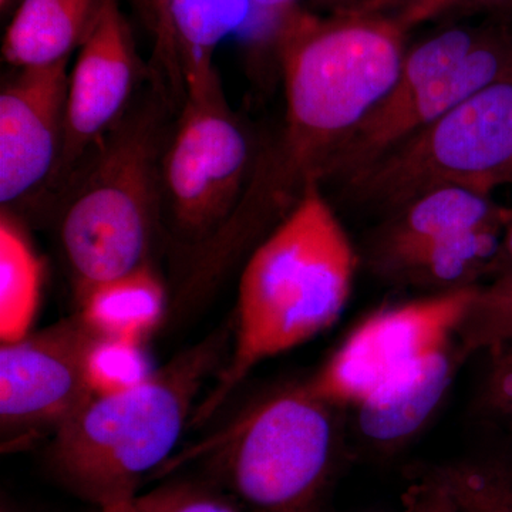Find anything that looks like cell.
<instances>
[{"mask_svg":"<svg viewBox=\"0 0 512 512\" xmlns=\"http://www.w3.org/2000/svg\"><path fill=\"white\" fill-rule=\"evenodd\" d=\"M512 275V215L507 222L501 237L500 248L495 255L493 265L490 268L487 282L491 279L500 278V276Z\"/></svg>","mask_w":512,"mask_h":512,"instance_id":"28","label":"cell"},{"mask_svg":"<svg viewBox=\"0 0 512 512\" xmlns=\"http://www.w3.org/2000/svg\"><path fill=\"white\" fill-rule=\"evenodd\" d=\"M457 338L468 359L512 340V275L478 286Z\"/></svg>","mask_w":512,"mask_h":512,"instance_id":"22","label":"cell"},{"mask_svg":"<svg viewBox=\"0 0 512 512\" xmlns=\"http://www.w3.org/2000/svg\"><path fill=\"white\" fill-rule=\"evenodd\" d=\"M356 265L355 248L322 187L308 185L249 255L231 352L191 426L207 423L256 366L332 328L348 305Z\"/></svg>","mask_w":512,"mask_h":512,"instance_id":"2","label":"cell"},{"mask_svg":"<svg viewBox=\"0 0 512 512\" xmlns=\"http://www.w3.org/2000/svg\"><path fill=\"white\" fill-rule=\"evenodd\" d=\"M138 76L136 47L119 0H100L69 73L62 156L53 181L72 180L84 158L126 119Z\"/></svg>","mask_w":512,"mask_h":512,"instance_id":"10","label":"cell"},{"mask_svg":"<svg viewBox=\"0 0 512 512\" xmlns=\"http://www.w3.org/2000/svg\"><path fill=\"white\" fill-rule=\"evenodd\" d=\"M15 0H0V6H2V10L8 9Z\"/></svg>","mask_w":512,"mask_h":512,"instance_id":"32","label":"cell"},{"mask_svg":"<svg viewBox=\"0 0 512 512\" xmlns=\"http://www.w3.org/2000/svg\"><path fill=\"white\" fill-rule=\"evenodd\" d=\"M511 73L512 28L497 22L487 39L456 69L413 89L389 92L336 151L323 181L348 180L468 97Z\"/></svg>","mask_w":512,"mask_h":512,"instance_id":"11","label":"cell"},{"mask_svg":"<svg viewBox=\"0 0 512 512\" xmlns=\"http://www.w3.org/2000/svg\"><path fill=\"white\" fill-rule=\"evenodd\" d=\"M504 228H478L413 247L366 255L367 266L382 281L429 293L480 285L490 274Z\"/></svg>","mask_w":512,"mask_h":512,"instance_id":"14","label":"cell"},{"mask_svg":"<svg viewBox=\"0 0 512 512\" xmlns=\"http://www.w3.org/2000/svg\"><path fill=\"white\" fill-rule=\"evenodd\" d=\"M512 208L498 205L491 195L460 187L423 192L387 214L370 235L366 255L413 247L473 231L507 225Z\"/></svg>","mask_w":512,"mask_h":512,"instance_id":"16","label":"cell"},{"mask_svg":"<svg viewBox=\"0 0 512 512\" xmlns=\"http://www.w3.org/2000/svg\"><path fill=\"white\" fill-rule=\"evenodd\" d=\"M397 16L299 10L275 36L285 84L281 140L256 160L259 184L293 207L392 90L406 53Z\"/></svg>","mask_w":512,"mask_h":512,"instance_id":"1","label":"cell"},{"mask_svg":"<svg viewBox=\"0 0 512 512\" xmlns=\"http://www.w3.org/2000/svg\"><path fill=\"white\" fill-rule=\"evenodd\" d=\"M421 2L423 0H367L365 12L363 13L400 16Z\"/></svg>","mask_w":512,"mask_h":512,"instance_id":"30","label":"cell"},{"mask_svg":"<svg viewBox=\"0 0 512 512\" xmlns=\"http://www.w3.org/2000/svg\"><path fill=\"white\" fill-rule=\"evenodd\" d=\"M160 120L156 106L126 117L84 163L64 208L60 239L77 298L148 264L161 214Z\"/></svg>","mask_w":512,"mask_h":512,"instance_id":"5","label":"cell"},{"mask_svg":"<svg viewBox=\"0 0 512 512\" xmlns=\"http://www.w3.org/2000/svg\"><path fill=\"white\" fill-rule=\"evenodd\" d=\"M311 3L326 15H353L365 12L367 0H311Z\"/></svg>","mask_w":512,"mask_h":512,"instance_id":"29","label":"cell"},{"mask_svg":"<svg viewBox=\"0 0 512 512\" xmlns=\"http://www.w3.org/2000/svg\"><path fill=\"white\" fill-rule=\"evenodd\" d=\"M348 412L293 383L175 454L158 476L202 461L249 512H319L345 454Z\"/></svg>","mask_w":512,"mask_h":512,"instance_id":"4","label":"cell"},{"mask_svg":"<svg viewBox=\"0 0 512 512\" xmlns=\"http://www.w3.org/2000/svg\"><path fill=\"white\" fill-rule=\"evenodd\" d=\"M256 157L221 83L184 94L173 137L161 156V202L177 238L204 247L231 220Z\"/></svg>","mask_w":512,"mask_h":512,"instance_id":"7","label":"cell"},{"mask_svg":"<svg viewBox=\"0 0 512 512\" xmlns=\"http://www.w3.org/2000/svg\"><path fill=\"white\" fill-rule=\"evenodd\" d=\"M480 285L370 313L305 379L306 386L326 402L353 409L417 360L454 342Z\"/></svg>","mask_w":512,"mask_h":512,"instance_id":"8","label":"cell"},{"mask_svg":"<svg viewBox=\"0 0 512 512\" xmlns=\"http://www.w3.org/2000/svg\"><path fill=\"white\" fill-rule=\"evenodd\" d=\"M143 343L97 336L86 356V379L93 396L127 392L154 372Z\"/></svg>","mask_w":512,"mask_h":512,"instance_id":"21","label":"cell"},{"mask_svg":"<svg viewBox=\"0 0 512 512\" xmlns=\"http://www.w3.org/2000/svg\"><path fill=\"white\" fill-rule=\"evenodd\" d=\"M512 185V73L468 97L345 181L356 204L387 214L417 195Z\"/></svg>","mask_w":512,"mask_h":512,"instance_id":"6","label":"cell"},{"mask_svg":"<svg viewBox=\"0 0 512 512\" xmlns=\"http://www.w3.org/2000/svg\"><path fill=\"white\" fill-rule=\"evenodd\" d=\"M69 60L20 69L0 93V202L10 208L53 180L62 156Z\"/></svg>","mask_w":512,"mask_h":512,"instance_id":"12","label":"cell"},{"mask_svg":"<svg viewBox=\"0 0 512 512\" xmlns=\"http://www.w3.org/2000/svg\"><path fill=\"white\" fill-rule=\"evenodd\" d=\"M483 9L497 15H512V0H423L413 9L397 16L407 30L427 20L439 18L456 9Z\"/></svg>","mask_w":512,"mask_h":512,"instance_id":"25","label":"cell"},{"mask_svg":"<svg viewBox=\"0 0 512 512\" xmlns=\"http://www.w3.org/2000/svg\"><path fill=\"white\" fill-rule=\"evenodd\" d=\"M402 512H458L446 488L427 474L419 473L402 494Z\"/></svg>","mask_w":512,"mask_h":512,"instance_id":"26","label":"cell"},{"mask_svg":"<svg viewBox=\"0 0 512 512\" xmlns=\"http://www.w3.org/2000/svg\"><path fill=\"white\" fill-rule=\"evenodd\" d=\"M79 315L96 335L144 343L168 309L163 281L150 264L94 286L77 298Z\"/></svg>","mask_w":512,"mask_h":512,"instance_id":"18","label":"cell"},{"mask_svg":"<svg viewBox=\"0 0 512 512\" xmlns=\"http://www.w3.org/2000/svg\"><path fill=\"white\" fill-rule=\"evenodd\" d=\"M439 481L458 512H512V454H477L421 470Z\"/></svg>","mask_w":512,"mask_h":512,"instance_id":"20","label":"cell"},{"mask_svg":"<svg viewBox=\"0 0 512 512\" xmlns=\"http://www.w3.org/2000/svg\"><path fill=\"white\" fill-rule=\"evenodd\" d=\"M43 288V262L8 208L0 215V343L32 332Z\"/></svg>","mask_w":512,"mask_h":512,"instance_id":"19","label":"cell"},{"mask_svg":"<svg viewBox=\"0 0 512 512\" xmlns=\"http://www.w3.org/2000/svg\"><path fill=\"white\" fill-rule=\"evenodd\" d=\"M467 360L457 338L387 380L349 410L357 439L380 454L406 446L437 412Z\"/></svg>","mask_w":512,"mask_h":512,"instance_id":"13","label":"cell"},{"mask_svg":"<svg viewBox=\"0 0 512 512\" xmlns=\"http://www.w3.org/2000/svg\"><path fill=\"white\" fill-rule=\"evenodd\" d=\"M100 512H138L134 501L110 505V507L101 508Z\"/></svg>","mask_w":512,"mask_h":512,"instance_id":"31","label":"cell"},{"mask_svg":"<svg viewBox=\"0 0 512 512\" xmlns=\"http://www.w3.org/2000/svg\"><path fill=\"white\" fill-rule=\"evenodd\" d=\"M97 336L77 313L13 342L0 343L3 453L55 436L92 399L86 356Z\"/></svg>","mask_w":512,"mask_h":512,"instance_id":"9","label":"cell"},{"mask_svg":"<svg viewBox=\"0 0 512 512\" xmlns=\"http://www.w3.org/2000/svg\"><path fill=\"white\" fill-rule=\"evenodd\" d=\"M299 2L301 0H249V5L252 8V16L261 19L275 39L282 26L302 10Z\"/></svg>","mask_w":512,"mask_h":512,"instance_id":"27","label":"cell"},{"mask_svg":"<svg viewBox=\"0 0 512 512\" xmlns=\"http://www.w3.org/2000/svg\"><path fill=\"white\" fill-rule=\"evenodd\" d=\"M231 338L228 328L215 330L133 389L93 396L52 437L47 458L57 480L100 510L134 501L143 478L173 457Z\"/></svg>","mask_w":512,"mask_h":512,"instance_id":"3","label":"cell"},{"mask_svg":"<svg viewBox=\"0 0 512 512\" xmlns=\"http://www.w3.org/2000/svg\"><path fill=\"white\" fill-rule=\"evenodd\" d=\"M483 377L478 384L476 413L487 423L512 434V340L485 349Z\"/></svg>","mask_w":512,"mask_h":512,"instance_id":"23","label":"cell"},{"mask_svg":"<svg viewBox=\"0 0 512 512\" xmlns=\"http://www.w3.org/2000/svg\"><path fill=\"white\" fill-rule=\"evenodd\" d=\"M99 5L100 0H20L3 37V59L18 70L70 60Z\"/></svg>","mask_w":512,"mask_h":512,"instance_id":"17","label":"cell"},{"mask_svg":"<svg viewBox=\"0 0 512 512\" xmlns=\"http://www.w3.org/2000/svg\"><path fill=\"white\" fill-rule=\"evenodd\" d=\"M138 512H241L210 488L187 481L163 484L134 498Z\"/></svg>","mask_w":512,"mask_h":512,"instance_id":"24","label":"cell"},{"mask_svg":"<svg viewBox=\"0 0 512 512\" xmlns=\"http://www.w3.org/2000/svg\"><path fill=\"white\" fill-rule=\"evenodd\" d=\"M160 42L167 70L180 92L220 82L212 57L252 16L249 0H156Z\"/></svg>","mask_w":512,"mask_h":512,"instance_id":"15","label":"cell"}]
</instances>
